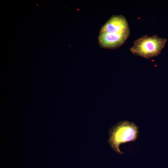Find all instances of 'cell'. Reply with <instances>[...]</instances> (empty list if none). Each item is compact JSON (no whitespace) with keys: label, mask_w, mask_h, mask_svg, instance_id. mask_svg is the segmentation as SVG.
<instances>
[{"label":"cell","mask_w":168,"mask_h":168,"mask_svg":"<svg viewBox=\"0 0 168 168\" xmlns=\"http://www.w3.org/2000/svg\"><path fill=\"white\" fill-rule=\"evenodd\" d=\"M125 17L122 15L112 16L102 27L100 33H115L129 30Z\"/></svg>","instance_id":"4"},{"label":"cell","mask_w":168,"mask_h":168,"mask_svg":"<svg viewBox=\"0 0 168 168\" xmlns=\"http://www.w3.org/2000/svg\"><path fill=\"white\" fill-rule=\"evenodd\" d=\"M129 30L115 33H100L99 42L102 47L108 49H114L122 45L128 37Z\"/></svg>","instance_id":"3"},{"label":"cell","mask_w":168,"mask_h":168,"mask_svg":"<svg viewBox=\"0 0 168 168\" xmlns=\"http://www.w3.org/2000/svg\"><path fill=\"white\" fill-rule=\"evenodd\" d=\"M167 40L156 35L151 36L144 35L134 41L130 50L134 55L148 59L158 56Z\"/></svg>","instance_id":"2"},{"label":"cell","mask_w":168,"mask_h":168,"mask_svg":"<svg viewBox=\"0 0 168 168\" xmlns=\"http://www.w3.org/2000/svg\"><path fill=\"white\" fill-rule=\"evenodd\" d=\"M138 128L133 123L127 121H120L109 130L108 142L112 149L119 154H123L119 149L123 143L133 142L138 138Z\"/></svg>","instance_id":"1"}]
</instances>
